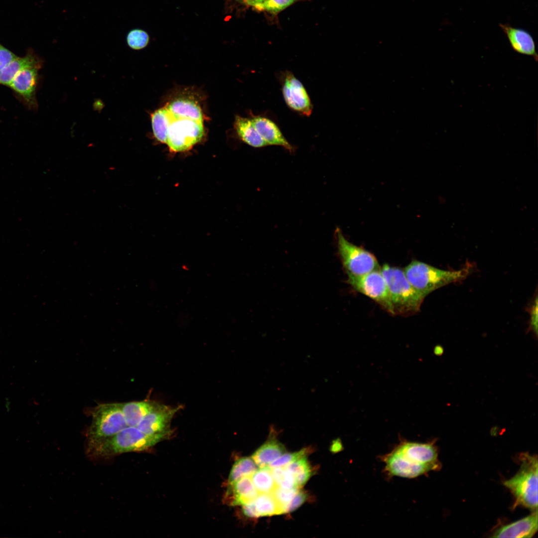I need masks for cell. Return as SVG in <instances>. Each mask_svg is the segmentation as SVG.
<instances>
[{"instance_id": "obj_1", "label": "cell", "mask_w": 538, "mask_h": 538, "mask_svg": "<svg viewBox=\"0 0 538 538\" xmlns=\"http://www.w3.org/2000/svg\"><path fill=\"white\" fill-rule=\"evenodd\" d=\"M437 457V450L433 443L402 440L380 459L385 463L384 471L389 477L414 478L438 470L440 466Z\"/></svg>"}, {"instance_id": "obj_2", "label": "cell", "mask_w": 538, "mask_h": 538, "mask_svg": "<svg viewBox=\"0 0 538 538\" xmlns=\"http://www.w3.org/2000/svg\"><path fill=\"white\" fill-rule=\"evenodd\" d=\"M403 270L410 284L425 298L440 287L465 279L470 273L471 268L466 266L457 270H443L415 260Z\"/></svg>"}, {"instance_id": "obj_3", "label": "cell", "mask_w": 538, "mask_h": 538, "mask_svg": "<svg viewBox=\"0 0 538 538\" xmlns=\"http://www.w3.org/2000/svg\"><path fill=\"white\" fill-rule=\"evenodd\" d=\"M387 284L394 315L417 312L424 299L410 284L404 270L385 264L380 269Z\"/></svg>"}, {"instance_id": "obj_4", "label": "cell", "mask_w": 538, "mask_h": 538, "mask_svg": "<svg viewBox=\"0 0 538 538\" xmlns=\"http://www.w3.org/2000/svg\"><path fill=\"white\" fill-rule=\"evenodd\" d=\"M521 467L504 485L514 496L515 506H522L533 511L538 508V458L528 453L521 455Z\"/></svg>"}, {"instance_id": "obj_5", "label": "cell", "mask_w": 538, "mask_h": 538, "mask_svg": "<svg viewBox=\"0 0 538 538\" xmlns=\"http://www.w3.org/2000/svg\"><path fill=\"white\" fill-rule=\"evenodd\" d=\"M168 436L166 434L149 435L136 427L129 426L92 449L96 454L101 456L141 451L153 446Z\"/></svg>"}, {"instance_id": "obj_6", "label": "cell", "mask_w": 538, "mask_h": 538, "mask_svg": "<svg viewBox=\"0 0 538 538\" xmlns=\"http://www.w3.org/2000/svg\"><path fill=\"white\" fill-rule=\"evenodd\" d=\"M127 426L121 403L102 404L93 413L90 428L89 446L92 449L114 436Z\"/></svg>"}, {"instance_id": "obj_7", "label": "cell", "mask_w": 538, "mask_h": 538, "mask_svg": "<svg viewBox=\"0 0 538 538\" xmlns=\"http://www.w3.org/2000/svg\"><path fill=\"white\" fill-rule=\"evenodd\" d=\"M336 236L338 254L347 276H361L380 269L374 255L350 242L339 229Z\"/></svg>"}, {"instance_id": "obj_8", "label": "cell", "mask_w": 538, "mask_h": 538, "mask_svg": "<svg viewBox=\"0 0 538 538\" xmlns=\"http://www.w3.org/2000/svg\"><path fill=\"white\" fill-rule=\"evenodd\" d=\"M166 144L170 151H185L198 143L204 134L203 122L181 118L172 113Z\"/></svg>"}, {"instance_id": "obj_9", "label": "cell", "mask_w": 538, "mask_h": 538, "mask_svg": "<svg viewBox=\"0 0 538 538\" xmlns=\"http://www.w3.org/2000/svg\"><path fill=\"white\" fill-rule=\"evenodd\" d=\"M347 282L356 290L371 298L394 315L389 288L380 269L363 275L348 276Z\"/></svg>"}, {"instance_id": "obj_10", "label": "cell", "mask_w": 538, "mask_h": 538, "mask_svg": "<svg viewBox=\"0 0 538 538\" xmlns=\"http://www.w3.org/2000/svg\"><path fill=\"white\" fill-rule=\"evenodd\" d=\"M278 79L287 106L300 115L310 116L312 112L313 105L302 83L288 70L280 72Z\"/></svg>"}, {"instance_id": "obj_11", "label": "cell", "mask_w": 538, "mask_h": 538, "mask_svg": "<svg viewBox=\"0 0 538 538\" xmlns=\"http://www.w3.org/2000/svg\"><path fill=\"white\" fill-rule=\"evenodd\" d=\"M180 407H172L157 403L142 418L137 428L143 433L149 435H169V424Z\"/></svg>"}, {"instance_id": "obj_12", "label": "cell", "mask_w": 538, "mask_h": 538, "mask_svg": "<svg viewBox=\"0 0 538 538\" xmlns=\"http://www.w3.org/2000/svg\"><path fill=\"white\" fill-rule=\"evenodd\" d=\"M41 66L26 67L19 71L8 87L31 109L37 108L36 90Z\"/></svg>"}, {"instance_id": "obj_13", "label": "cell", "mask_w": 538, "mask_h": 538, "mask_svg": "<svg viewBox=\"0 0 538 538\" xmlns=\"http://www.w3.org/2000/svg\"><path fill=\"white\" fill-rule=\"evenodd\" d=\"M538 528V510L531 515L496 530L492 538H532Z\"/></svg>"}, {"instance_id": "obj_14", "label": "cell", "mask_w": 538, "mask_h": 538, "mask_svg": "<svg viewBox=\"0 0 538 538\" xmlns=\"http://www.w3.org/2000/svg\"><path fill=\"white\" fill-rule=\"evenodd\" d=\"M251 119L257 131L267 145L280 146L290 153L294 151V147L288 141L273 121L266 117L253 115H252Z\"/></svg>"}, {"instance_id": "obj_15", "label": "cell", "mask_w": 538, "mask_h": 538, "mask_svg": "<svg viewBox=\"0 0 538 538\" xmlns=\"http://www.w3.org/2000/svg\"><path fill=\"white\" fill-rule=\"evenodd\" d=\"M499 26L515 52L532 56L535 61H538L536 43L529 32L523 29L514 27L509 24L500 23Z\"/></svg>"}, {"instance_id": "obj_16", "label": "cell", "mask_w": 538, "mask_h": 538, "mask_svg": "<svg viewBox=\"0 0 538 538\" xmlns=\"http://www.w3.org/2000/svg\"><path fill=\"white\" fill-rule=\"evenodd\" d=\"M42 61L34 52L29 51L23 57H17L0 72V84L8 86L15 75L23 69L33 66H41Z\"/></svg>"}, {"instance_id": "obj_17", "label": "cell", "mask_w": 538, "mask_h": 538, "mask_svg": "<svg viewBox=\"0 0 538 538\" xmlns=\"http://www.w3.org/2000/svg\"><path fill=\"white\" fill-rule=\"evenodd\" d=\"M234 128L240 138L250 146L261 148L267 145L256 129L251 118L236 116Z\"/></svg>"}, {"instance_id": "obj_18", "label": "cell", "mask_w": 538, "mask_h": 538, "mask_svg": "<svg viewBox=\"0 0 538 538\" xmlns=\"http://www.w3.org/2000/svg\"><path fill=\"white\" fill-rule=\"evenodd\" d=\"M230 493L233 499L232 505H244L254 501L259 493L251 476H245L230 484Z\"/></svg>"}, {"instance_id": "obj_19", "label": "cell", "mask_w": 538, "mask_h": 538, "mask_svg": "<svg viewBox=\"0 0 538 538\" xmlns=\"http://www.w3.org/2000/svg\"><path fill=\"white\" fill-rule=\"evenodd\" d=\"M157 403L145 401L131 402L121 403V407L124 415L127 427H137L144 416L147 414Z\"/></svg>"}, {"instance_id": "obj_20", "label": "cell", "mask_w": 538, "mask_h": 538, "mask_svg": "<svg viewBox=\"0 0 538 538\" xmlns=\"http://www.w3.org/2000/svg\"><path fill=\"white\" fill-rule=\"evenodd\" d=\"M285 451L280 442L275 438L270 437L255 452L252 458L258 466L263 467L268 466Z\"/></svg>"}, {"instance_id": "obj_21", "label": "cell", "mask_w": 538, "mask_h": 538, "mask_svg": "<svg viewBox=\"0 0 538 538\" xmlns=\"http://www.w3.org/2000/svg\"><path fill=\"white\" fill-rule=\"evenodd\" d=\"M166 107L178 117L203 122V116L200 107L192 101L178 99L168 104Z\"/></svg>"}, {"instance_id": "obj_22", "label": "cell", "mask_w": 538, "mask_h": 538, "mask_svg": "<svg viewBox=\"0 0 538 538\" xmlns=\"http://www.w3.org/2000/svg\"><path fill=\"white\" fill-rule=\"evenodd\" d=\"M151 118L154 136L158 141L166 143L168 128L172 118L171 112L165 107L155 111Z\"/></svg>"}, {"instance_id": "obj_23", "label": "cell", "mask_w": 538, "mask_h": 538, "mask_svg": "<svg viewBox=\"0 0 538 538\" xmlns=\"http://www.w3.org/2000/svg\"><path fill=\"white\" fill-rule=\"evenodd\" d=\"M251 478L259 494L271 493L277 487L268 466L257 469Z\"/></svg>"}, {"instance_id": "obj_24", "label": "cell", "mask_w": 538, "mask_h": 538, "mask_svg": "<svg viewBox=\"0 0 538 538\" xmlns=\"http://www.w3.org/2000/svg\"><path fill=\"white\" fill-rule=\"evenodd\" d=\"M254 503L260 517L282 514L281 508L271 493L259 494Z\"/></svg>"}, {"instance_id": "obj_25", "label": "cell", "mask_w": 538, "mask_h": 538, "mask_svg": "<svg viewBox=\"0 0 538 538\" xmlns=\"http://www.w3.org/2000/svg\"><path fill=\"white\" fill-rule=\"evenodd\" d=\"M283 467L293 475L299 488L305 484L312 475V470L306 456L294 461Z\"/></svg>"}, {"instance_id": "obj_26", "label": "cell", "mask_w": 538, "mask_h": 538, "mask_svg": "<svg viewBox=\"0 0 538 538\" xmlns=\"http://www.w3.org/2000/svg\"><path fill=\"white\" fill-rule=\"evenodd\" d=\"M257 465L252 458L244 457L237 460L230 473L228 482L231 484L245 477L251 476L257 470Z\"/></svg>"}, {"instance_id": "obj_27", "label": "cell", "mask_w": 538, "mask_h": 538, "mask_svg": "<svg viewBox=\"0 0 538 538\" xmlns=\"http://www.w3.org/2000/svg\"><path fill=\"white\" fill-rule=\"evenodd\" d=\"M270 472L277 487L286 489L300 488L293 475L284 467L272 468Z\"/></svg>"}, {"instance_id": "obj_28", "label": "cell", "mask_w": 538, "mask_h": 538, "mask_svg": "<svg viewBox=\"0 0 538 538\" xmlns=\"http://www.w3.org/2000/svg\"><path fill=\"white\" fill-rule=\"evenodd\" d=\"M149 40V37L147 33L139 29L131 30L127 37L129 46L134 50H139L145 47Z\"/></svg>"}, {"instance_id": "obj_29", "label": "cell", "mask_w": 538, "mask_h": 538, "mask_svg": "<svg viewBox=\"0 0 538 538\" xmlns=\"http://www.w3.org/2000/svg\"><path fill=\"white\" fill-rule=\"evenodd\" d=\"M296 0H264L254 7L260 10L276 13L284 9Z\"/></svg>"}, {"instance_id": "obj_30", "label": "cell", "mask_w": 538, "mask_h": 538, "mask_svg": "<svg viewBox=\"0 0 538 538\" xmlns=\"http://www.w3.org/2000/svg\"><path fill=\"white\" fill-rule=\"evenodd\" d=\"M299 489L296 488L286 489L277 487L271 493L281 508L282 514H283L285 507L290 502Z\"/></svg>"}, {"instance_id": "obj_31", "label": "cell", "mask_w": 538, "mask_h": 538, "mask_svg": "<svg viewBox=\"0 0 538 538\" xmlns=\"http://www.w3.org/2000/svg\"><path fill=\"white\" fill-rule=\"evenodd\" d=\"M308 451L309 450H308L307 448H304L299 451L282 454L270 463L268 466L270 468L285 467L286 465L294 461L305 457L307 454Z\"/></svg>"}, {"instance_id": "obj_32", "label": "cell", "mask_w": 538, "mask_h": 538, "mask_svg": "<svg viewBox=\"0 0 538 538\" xmlns=\"http://www.w3.org/2000/svg\"><path fill=\"white\" fill-rule=\"evenodd\" d=\"M307 498V495L305 492L299 490L285 507L283 514L291 512L297 509L305 502Z\"/></svg>"}, {"instance_id": "obj_33", "label": "cell", "mask_w": 538, "mask_h": 538, "mask_svg": "<svg viewBox=\"0 0 538 538\" xmlns=\"http://www.w3.org/2000/svg\"><path fill=\"white\" fill-rule=\"evenodd\" d=\"M530 321L529 331H532L538 336V299L537 296L530 309Z\"/></svg>"}, {"instance_id": "obj_34", "label": "cell", "mask_w": 538, "mask_h": 538, "mask_svg": "<svg viewBox=\"0 0 538 538\" xmlns=\"http://www.w3.org/2000/svg\"><path fill=\"white\" fill-rule=\"evenodd\" d=\"M17 56L0 44V72Z\"/></svg>"}, {"instance_id": "obj_35", "label": "cell", "mask_w": 538, "mask_h": 538, "mask_svg": "<svg viewBox=\"0 0 538 538\" xmlns=\"http://www.w3.org/2000/svg\"><path fill=\"white\" fill-rule=\"evenodd\" d=\"M243 511L244 514L249 517L258 518L260 517L256 509L254 501L243 505Z\"/></svg>"}, {"instance_id": "obj_36", "label": "cell", "mask_w": 538, "mask_h": 538, "mask_svg": "<svg viewBox=\"0 0 538 538\" xmlns=\"http://www.w3.org/2000/svg\"><path fill=\"white\" fill-rule=\"evenodd\" d=\"M434 353L437 355H441L443 353V349L441 346H438L435 348Z\"/></svg>"}, {"instance_id": "obj_37", "label": "cell", "mask_w": 538, "mask_h": 538, "mask_svg": "<svg viewBox=\"0 0 538 538\" xmlns=\"http://www.w3.org/2000/svg\"><path fill=\"white\" fill-rule=\"evenodd\" d=\"M243 0L246 4H247L248 5H250L253 6L255 0H257L258 1H263L264 0Z\"/></svg>"}]
</instances>
